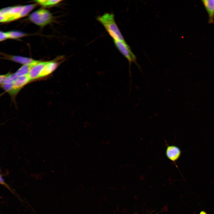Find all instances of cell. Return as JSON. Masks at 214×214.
<instances>
[{
	"label": "cell",
	"instance_id": "obj_16",
	"mask_svg": "<svg viewBox=\"0 0 214 214\" xmlns=\"http://www.w3.org/2000/svg\"><path fill=\"white\" fill-rule=\"evenodd\" d=\"M0 184L7 187V184L5 183L2 176L0 174Z\"/></svg>",
	"mask_w": 214,
	"mask_h": 214
},
{
	"label": "cell",
	"instance_id": "obj_1",
	"mask_svg": "<svg viewBox=\"0 0 214 214\" xmlns=\"http://www.w3.org/2000/svg\"><path fill=\"white\" fill-rule=\"evenodd\" d=\"M36 4L9 7L0 10V22L15 21L26 16L36 6Z\"/></svg>",
	"mask_w": 214,
	"mask_h": 214
},
{
	"label": "cell",
	"instance_id": "obj_3",
	"mask_svg": "<svg viewBox=\"0 0 214 214\" xmlns=\"http://www.w3.org/2000/svg\"><path fill=\"white\" fill-rule=\"evenodd\" d=\"M29 19L35 24L43 27L52 22L53 16L48 10L40 9L32 13L29 16Z\"/></svg>",
	"mask_w": 214,
	"mask_h": 214
},
{
	"label": "cell",
	"instance_id": "obj_14",
	"mask_svg": "<svg viewBox=\"0 0 214 214\" xmlns=\"http://www.w3.org/2000/svg\"><path fill=\"white\" fill-rule=\"evenodd\" d=\"M0 85L4 90L9 92L12 88L13 83L8 84L4 83Z\"/></svg>",
	"mask_w": 214,
	"mask_h": 214
},
{
	"label": "cell",
	"instance_id": "obj_11",
	"mask_svg": "<svg viewBox=\"0 0 214 214\" xmlns=\"http://www.w3.org/2000/svg\"><path fill=\"white\" fill-rule=\"evenodd\" d=\"M58 64V63L55 61L46 62L40 77L47 76L51 73L56 68Z\"/></svg>",
	"mask_w": 214,
	"mask_h": 214
},
{
	"label": "cell",
	"instance_id": "obj_10",
	"mask_svg": "<svg viewBox=\"0 0 214 214\" xmlns=\"http://www.w3.org/2000/svg\"><path fill=\"white\" fill-rule=\"evenodd\" d=\"M202 1L208 16V22L210 23L214 21V0H204Z\"/></svg>",
	"mask_w": 214,
	"mask_h": 214
},
{
	"label": "cell",
	"instance_id": "obj_13",
	"mask_svg": "<svg viewBox=\"0 0 214 214\" xmlns=\"http://www.w3.org/2000/svg\"><path fill=\"white\" fill-rule=\"evenodd\" d=\"M34 1L43 7H50L58 4L62 1L60 0H37Z\"/></svg>",
	"mask_w": 214,
	"mask_h": 214
},
{
	"label": "cell",
	"instance_id": "obj_5",
	"mask_svg": "<svg viewBox=\"0 0 214 214\" xmlns=\"http://www.w3.org/2000/svg\"><path fill=\"white\" fill-rule=\"evenodd\" d=\"M30 81L28 75L18 77L13 82L12 88L8 93L12 96L15 95L24 86Z\"/></svg>",
	"mask_w": 214,
	"mask_h": 214
},
{
	"label": "cell",
	"instance_id": "obj_2",
	"mask_svg": "<svg viewBox=\"0 0 214 214\" xmlns=\"http://www.w3.org/2000/svg\"><path fill=\"white\" fill-rule=\"evenodd\" d=\"M97 19L103 25L113 40H125L115 22L113 14L106 13L98 16Z\"/></svg>",
	"mask_w": 214,
	"mask_h": 214
},
{
	"label": "cell",
	"instance_id": "obj_12",
	"mask_svg": "<svg viewBox=\"0 0 214 214\" xmlns=\"http://www.w3.org/2000/svg\"><path fill=\"white\" fill-rule=\"evenodd\" d=\"M40 62L37 60L36 62L31 64L23 65L15 73L18 77L28 75L32 67Z\"/></svg>",
	"mask_w": 214,
	"mask_h": 214
},
{
	"label": "cell",
	"instance_id": "obj_6",
	"mask_svg": "<svg viewBox=\"0 0 214 214\" xmlns=\"http://www.w3.org/2000/svg\"><path fill=\"white\" fill-rule=\"evenodd\" d=\"M181 151L180 149L175 145H167L166 151V157L171 161L173 162L176 167V161L179 158Z\"/></svg>",
	"mask_w": 214,
	"mask_h": 214
},
{
	"label": "cell",
	"instance_id": "obj_8",
	"mask_svg": "<svg viewBox=\"0 0 214 214\" xmlns=\"http://www.w3.org/2000/svg\"><path fill=\"white\" fill-rule=\"evenodd\" d=\"M27 35L26 34L18 31H11L6 32L0 31V41L8 39H18Z\"/></svg>",
	"mask_w": 214,
	"mask_h": 214
},
{
	"label": "cell",
	"instance_id": "obj_9",
	"mask_svg": "<svg viewBox=\"0 0 214 214\" xmlns=\"http://www.w3.org/2000/svg\"><path fill=\"white\" fill-rule=\"evenodd\" d=\"M4 59H9L23 65L30 64L36 62L37 60H34L31 58L20 56H14L3 55Z\"/></svg>",
	"mask_w": 214,
	"mask_h": 214
},
{
	"label": "cell",
	"instance_id": "obj_4",
	"mask_svg": "<svg viewBox=\"0 0 214 214\" xmlns=\"http://www.w3.org/2000/svg\"><path fill=\"white\" fill-rule=\"evenodd\" d=\"M114 42L117 49L128 61L130 65L133 62L136 63V56L125 40H114Z\"/></svg>",
	"mask_w": 214,
	"mask_h": 214
},
{
	"label": "cell",
	"instance_id": "obj_15",
	"mask_svg": "<svg viewBox=\"0 0 214 214\" xmlns=\"http://www.w3.org/2000/svg\"><path fill=\"white\" fill-rule=\"evenodd\" d=\"M11 73H7L6 74L0 75V85L4 84L7 79Z\"/></svg>",
	"mask_w": 214,
	"mask_h": 214
},
{
	"label": "cell",
	"instance_id": "obj_7",
	"mask_svg": "<svg viewBox=\"0 0 214 214\" xmlns=\"http://www.w3.org/2000/svg\"><path fill=\"white\" fill-rule=\"evenodd\" d=\"M46 62L40 61L32 67L28 74L30 81L40 77V75L45 65Z\"/></svg>",
	"mask_w": 214,
	"mask_h": 214
}]
</instances>
